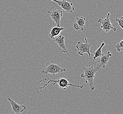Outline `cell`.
<instances>
[{
	"label": "cell",
	"mask_w": 123,
	"mask_h": 114,
	"mask_svg": "<svg viewBox=\"0 0 123 114\" xmlns=\"http://www.w3.org/2000/svg\"><path fill=\"white\" fill-rule=\"evenodd\" d=\"M94 62L95 61H92V62L87 67L82 66L84 73L81 75V77L85 79V83H88V86L92 91L94 90L95 88L94 80L96 74L100 69L98 65L96 67H94Z\"/></svg>",
	"instance_id": "obj_1"
},
{
	"label": "cell",
	"mask_w": 123,
	"mask_h": 114,
	"mask_svg": "<svg viewBox=\"0 0 123 114\" xmlns=\"http://www.w3.org/2000/svg\"><path fill=\"white\" fill-rule=\"evenodd\" d=\"M48 80L49 81L47 83L45 84L42 87H39L38 88H39L40 91L39 92H38V93H44V92H43V90L44 88L45 87V86H46L48 85V84L50 83H53L52 84L53 85H55L56 83H57L58 84V85L59 86V87L60 88L62 89L63 90H65L66 89L69 87V86H71L73 87H78V88H82L84 86V85L82 86L77 85H73L71 83H69V79L68 78H66L65 77H61V78H58L57 80H53V79H51L49 78H44V79H42L41 81H39V83H41V82H42L43 81H45Z\"/></svg>",
	"instance_id": "obj_2"
},
{
	"label": "cell",
	"mask_w": 123,
	"mask_h": 114,
	"mask_svg": "<svg viewBox=\"0 0 123 114\" xmlns=\"http://www.w3.org/2000/svg\"><path fill=\"white\" fill-rule=\"evenodd\" d=\"M66 71V69L63 68L61 64H58L51 61L48 62L45 66L41 71L43 74H50L55 76L57 74L61 73Z\"/></svg>",
	"instance_id": "obj_3"
},
{
	"label": "cell",
	"mask_w": 123,
	"mask_h": 114,
	"mask_svg": "<svg viewBox=\"0 0 123 114\" xmlns=\"http://www.w3.org/2000/svg\"><path fill=\"white\" fill-rule=\"evenodd\" d=\"M85 43H83L81 41H78L77 44L76 45V47L78 50L79 55L83 56L84 53H87L89 57H90L91 56H93V55H91L90 53L91 44L90 43H88L87 38L86 37L85 38Z\"/></svg>",
	"instance_id": "obj_4"
},
{
	"label": "cell",
	"mask_w": 123,
	"mask_h": 114,
	"mask_svg": "<svg viewBox=\"0 0 123 114\" xmlns=\"http://www.w3.org/2000/svg\"><path fill=\"white\" fill-rule=\"evenodd\" d=\"M110 14V13H108L106 18H105L104 19H99L98 20V22L100 24H101V28L106 33H108L110 31H113L114 32H115L116 30L119 31L117 28L113 27L112 24H111L109 19Z\"/></svg>",
	"instance_id": "obj_5"
},
{
	"label": "cell",
	"mask_w": 123,
	"mask_h": 114,
	"mask_svg": "<svg viewBox=\"0 0 123 114\" xmlns=\"http://www.w3.org/2000/svg\"><path fill=\"white\" fill-rule=\"evenodd\" d=\"M47 13L51 17L52 21L56 24L57 26L59 27L60 20L63 15V12L56 8H55L50 11H48Z\"/></svg>",
	"instance_id": "obj_6"
},
{
	"label": "cell",
	"mask_w": 123,
	"mask_h": 114,
	"mask_svg": "<svg viewBox=\"0 0 123 114\" xmlns=\"http://www.w3.org/2000/svg\"><path fill=\"white\" fill-rule=\"evenodd\" d=\"M58 4L59 7L68 13H73L75 10V7L73 6V4L72 3L66 1V0H51Z\"/></svg>",
	"instance_id": "obj_7"
},
{
	"label": "cell",
	"mask_w": 123,
	"mask_h": 114,
	"mask_svg": "<svg viewBox=\"0 0 123 114\" xmlns=\"http://www.w3.org/2000/svg\"><path fill=\"white\" fill-rule=\"evenodd\" d=\"M8 100L11 105L13 113L20 114L24 112V111L26 110V107L25 105H18L10 98H8Z\"/></svg>",
	"instance_id": "obj_8"
},
{
	"label": "cell",
	"mask_w": 123,
	"mask_h": 114,
	"mask_svg": "<svg viewBox=\"0 0 123 114\" xmlns=\"http://www.w3.org/2000/svg\"><path fill=\"white\" fill-rule=\"evenodd\" d=\"M112 54L110 51H108L106 54H102L100 57H99V60L98 61V64L97 65L100 67V68H102L103 69H105V67L107 65V64L108 62L110 57L112 56Z\"/></svg>",
	"instance_id": "obj_9"
},
{
	"label": "cell",
	"mask_w": 123,
	"mask_h": 114,
	"mask_svg": "<svg viewBox=\"0 0 123 114\" xmlns=\"http://www.w3.org/2000/svg\"><path fill=\"white\" fill-rule=\"evenodd\" d=\"M86 19L83 17H76V22L74 24V28L76 30H83L85 26Z\"/></svg>",
	"instance_id": "obj_10"
},
{
	"label": "cell",
	"mask_w": 123,
	"mask_h": 114,
	"mask_svg": "<svg viewBox=\"0 0 123 114\" xmlns=\"http://www.w3.org/2000/svg\"><path fill=\"white\" fill-rule=\"evenodd\" d=\"M55 42L59 46V50L62 52L69 54L68 50L66 49L65 42V37L62 35H59L55 39Z\"/></svg>",
	"instance_id": "obj_11"
},
{
	"label": "cell",
	"mask_w": 123,
	"mask_h": 114,
	"mask_svg": "<svg viewBox=\"0 0 123 114\" xmlns=\"http://www.w3.org/2000/svg\"><path fill=\"white\" fill-rule=\"evenodd\" d=\"M65 29V28L61 27L55 26L52 28L49 34V37L51 39H55L56 37L59 35L62 31Z\"/></svg>",
	"instance_id": "obj_12"
},
{
	"label": "cell",
	"mask_w": 123,
	"mask_h": 114,
	"mask_svg": "<svg viewBox=\"0 0 123 114\" xmlns=\"http://www.w3.org/2000/svg\"><path fill=\"white\" fill-rule=\"evenodd\" d=\"M105 43H104V42L102 43L101 45H100V46L99 48L95 52H94V54H93L94 55L93 56V61H95V60H96V58L97 57H100L103 54L102 49V48L104 47V46L105 45Z\"/></svg>",
	"instance_id": "obj_13"
},
{
	"label": "cell",
	"mask_w": 123,
	"mask_h": 114,
	"mask_svg": "<svg viewBox=\"0 0 123 114\" xmlns=\"http://www.w3.org/2000/svg\"><path fill=\"white\" fill-rule=\"evenodd\" d=\"M116 48L117 51L118 52H120L123 50V40L116 44Z\"/></svg>",
	"instance_id": "obj_14"
},
{
	"label": "cell",
	"mask_w": 123,
	"mask_h": 114,
	"mask_svg": "<svg viewBox=\"0 0 123 114\" xmlns=\"http://www.w3.org/2000/svg\"><path fill=\"white\" fill-rule=\"evenodd\" d=\"M115 21H117L118 23L119 26H120L121 28L123 29V17L122 16L120 19H116Z\"/></svg>",
	"instance_id": "obj_15"
}]
</instances>
